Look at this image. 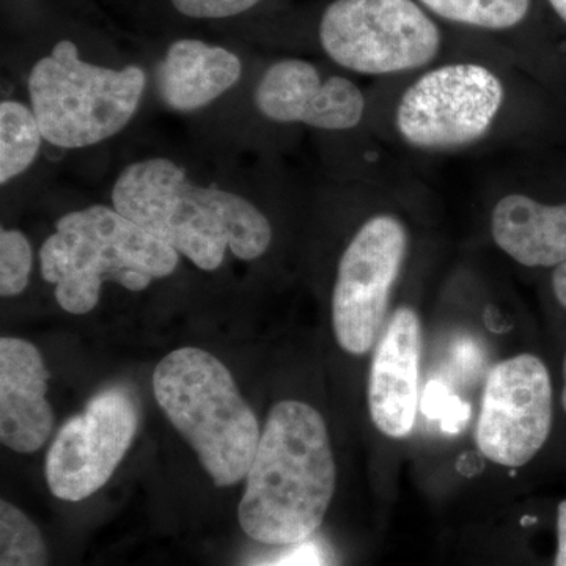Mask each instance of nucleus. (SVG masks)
Instances as JSON below:
<instances>
[{"label":"nucleus","instance_id":"nucleus-8","mask_svg":"<svg viewBox=\"0 0 566 566\" xmlns=\"http://www.w3.org/2000/svg\"><path fill=\"white\" fill-rule=\"evenodd\" d=\"M504 103L493 71L476 63H453L428 71L401 96L397 129L424 150L465 147L482 139Z\"/></svg>","mask_w":566,"mask_h":566},{"label":"nucleus","instance_id":"nucleus-13","mask_svg":"<svg viewBox=\"0 0 566 566\" xmlns=\"http://www.w3.org/2000/svg\"><path fill=\"white\" fill-rule=\"evenodd\" d=\"M48 374L35 345L17 337L0 340V441L13 452L33 453L54 428Z\"/></svg>","mask_w":566,"mask_h":566},{"label":"nucleus","instance_id":"nucleus-12","mask_svg":"<svg viewBox=\"0 0 566 566\" xmlns=\"http://www.w3.org/2000/svg\"><path fill=\"white\" fill-rule=\"evenodd\" d=\"M420 356L422 323L411 307H400L376 344L368 378L371 422L387 438H406L415 428Z\"/></svg>","mask_w":566,"mask_h":566},{"label":"nucleus","instance_id":"nucleus-24","mask_svg":"<svg viewBox=\"0 0 566 566\" xmlns=\"http://www.w3.org/2000/svg\"><path fill=\"white\" fill-rule=\"evenodd\" d=\"M558 18L566 24V0H547Z\"/></svg>","mask_w":566,"mask_h":566},{"label":"nucleus","instance_id":"nucleus-23","mask_svg":"<svg viewBox=\"0 0 566 566\" xmlns=\"http://www.w3.org/2000/svg\"><path fill=\"white\" fill-rule=\"evenodd\" d=\"M551 285H553V292L557 303L566 311V263L558 264L557 268H554Z\"/></svg>","mask_w":566,"mask_h":566},{"label":"nucleus","instance_id":"nucleus-6","mask_svg":"<svg viewBox=\"0 0 566 566\" xmlns=\"http://www.w3.org/2000/svg\"><path fill=\"white\" fill-rule=\"evenodd\" d=\"M319 41L337 65L378 76L428 65L441 33L412 0H335L324 11Z\"/></svg>","mask_w":566,"mask_h":566},{"label":"nucleus","instance_id":"nucleus-9","mask_svg":"<svg viewBox=\"0 0 566 566\" xmlns=\"http://www.w3.org/2000/svg\"><path fill=\"white\" fill-rule=\"evenodd\" d=\"M139 428V406L125 387H109L84 411L63 423L50 450L44 474L61 501L81 502L102 490L122 463Z\"/></svg>","mask_w":566,"mask_h":566},{"label":"nucleus","instance_id":"nucleus-19","mask_svg":"<svg viewBox=\"0 0 566 566\" xmlns=\"http://www.w3.org/2000/svg\"><path fill=\"white\" fill-rule=\"evenodd\" d=\"M33 266L32 245L20 230L0 232V294L14 297L28 289Z\"/></svg>","mask_w":566,"mask_h":566},{"label":"nucleus","instance_id":"nucleus-4","mask_svg":"<svg viewBox=\"0 0 566 566\" xmlns=\"http://www.w3.org/2000/svg\"><path fill=\"white\" fill-rule=\"evenodd\" d=\"M153 392L214 485L232 486L245 479L262 431L218 357L191 346L175 349L156 365Z\"/></svg>","mask_w":566,"mask_h":566},{"label":"nucleus","instance_id":"nucleus-1","mask_svg":"<svg viewBox=\"0 0 566 566\" xmlns=\"http://www.w3.org/2000/svg\"><path fill=\"white\" fill-rule=\"evenodd\" d=\"M111 197L120 214L203 271L218 270L227 251L251 262L273 241V227L255 205L226 189L197 185L170 159L129 164Z\"/></svg>","mask_w":566,"mask_h":566},{"label":"nucleus","instance_id":"nucleus-11","mask_svg":"<svg viewBox=\"0 0 566 566\" xmlns=\"http://www.w3.org/2000/svg\"><path fill=\"white\" fill-rule=\"evenodd\" d=\"M255 106L273 122L346 132L363 122L365 99L360 88L346 77L322 82L312 63L285 59L263 74L255 88Z\"/></svg>","mask_w":566,"mask_h":566},{"label":"nucleus","instance_id":"nucleus-14","mask_svg":"<svg viewBox=\"0 0 566 566\" xmlns=\"http://www.w3.org/2000/svg\"><path fill=\"white\" fill-rule=\"evenodd\" d=\"M494 243L527 268H557L566 263V203L546 205L510 193L491 214Z\"/></svg>","mask_w":566,"mask_h":566},{"label":"nucleus","instance_id":"nucleus-15","mask_svg":"<svg viewBox=\"0 0 566 566\" xmlns=\"http://www.w3.org/2000/svg\"><path fill=\"white\" fill-rule=\"evenodd\" d=\"M243 65L232 52L199 40L175 41L159 66L158 91L170 109H202L240 81Z\"/></svg>","mask_w":566,"mask_h":566},{"label":"nucleus","instance_id":"nucleus-7","mask_svg":"<svg viewBox=\"0 0 566 566\" xmlns=\"http://www.w3.org/2000/svg\"><path fill=\"white\" fill-rule=\"evenodd\" d=\"M406 252L408 232L392 214L374 216L354 234L333 292V329L344 352L364 356L378 344Z\"/></svg>","mask_w":566,"mask_h":566},{"label":"nucleus","instance_id":"nucleus-5","mask_svg":"<svg viewBox=\"0 0 566 566\" xmlns=\"http://www.w3.org/2000/svg\"><path fill=\"white\" fill-rule=\"evenodd\" d=\"M147 85L139 66L103 69L82 61L63 40L40 59L28 80L33 114L48 144L85 148L111 139L133 120Z\"/></svg>","mask_w":566,"mask_h":566},{"label":"nucleus","instance_id":"nucleus-3","mask_svg":"<svg viewBox=\"0 0 566 566\" xmlns=\"http://www.w3.org/2000/svg\"><path fill=\"white\" fill-rule=\"evenodd\" d=\"M178 262L180 253L106 205L62 216L40 251L41 275L71 315L92 312L104 282L142 292L174 274Z\"/></svg>","mask_w":566,"mask_h":566},{"label":"nucleus","instance_id":"nucleus-22","mask_svg":"<svg viewBox=\"0 0 566 566\" xmlns=\"http://www.w3.org/2000/svg\"><path fill=\"white\" fill-rule=\"evenodd\" d=\"M554 566H566V499L557 506V553Z\"/></svg>","mask_w":566,"mask_h":566},{"label":"nucleus","instance_id":"nucleus-16","mask_svg":"<svg viewBox=\"0 0 566 566\" xmlns=\"http://www.w3.org/2000/svg\"><path fill=\"white\" fill-rule=\"evenodd\" d=\"M43 133L32 107L6 99L0 104V182L24 174L39 156Z\"/></svg>","mask_w":566,"mask_h":566},{"label":"nucleus","instance_id":"nucleus-10","mask_svg":"<svg viewBox=\"0 0 566 566\" xmlns=\"http://www.w3.org/2000/svg\"><path fill=\"white\" fill-rule=\"evenodd\" d=\"M553 379L534 354L494 365L483 390L475 441L482 455L504 468H523L553 431Z\"/></svg>","mask_w":566,"mask_h":566},{"label":"nucleus","instance_id":"nucleus-21","mask_svg":"<svg viewBox=\"0 0 566 566\" xmlns=\"http://www.w3.org/2000/svg\"><path fill=\"white\" fill-rule=\"evenodd\" d=\"M263 566H326L322 549L316 543L303 542L281 560Z\"/></svg>","mask_w":566,"mask_h":566},{"label":"nucleus","instance_id":"nucleus-25","mask_svg":"<svg viewBox=\"0 0 566 566\" xmlns=\"http://www.w3.org/2000/svg\"><path fill=\"white\" fill-rule=\"evenodd\" d=\"M562 408L566 412V353L564 357V389H562Z\"/></svg>","mask_w":566,"mask_h":566},{"label":"nucleus","instance_id":"nucleus-2","mask_svg":"<svg viewBox=\"0 0 566 566\" xmlns=\"http://www.w3.org/2000/svg\"><path fill=\"white\" fill-rule=\"evenodd\" d=\"M337 469L323 416L303 401L271 409L238 506L244 534L264 545H300L322 526Z\"/></svg>","mask_w":566,"mask_h":566},{"label":"nucleus","instance_id":"nucleus-17","mask_svg":"<svg viewBox=\"0 0 566 566\" xmlns=\"http://www.w3.org/2000/svg\"><path fill=\"white\" fill-rule=\"evenodd\" d=\"M442 20L488 31L512 29L526 20L532 0H420Z\"/></svg>","mask_w":566,"mask_h":566},{"label":"nucleus","instance_id":"nucleus-20","mask_svg":"<svg viewBox=\"0 0 566 566\" xmlns=\"http://www.w3.org/2000/svg\"><path fill=\"white\" fill-rule=\"evenodd\" d=\"M260 0H172L175 9L189 18L219 20L244 13Z\"/></svg>","mask_w":566,"mask_h":566},{"label":"nucleus","instance_id":"nucleus-18","mask_svg":"<svg viewBox=\"0 0 566 566\" xmlns=\"http://www.w3.org/2000/svg\"><path fill=\"white\" fill-rule=\"evenodd\" d=\"M0 566H48V547L31 517L0 502Z\"/></svg>","mask_w":566,"mask_h":566}]
</instances>
